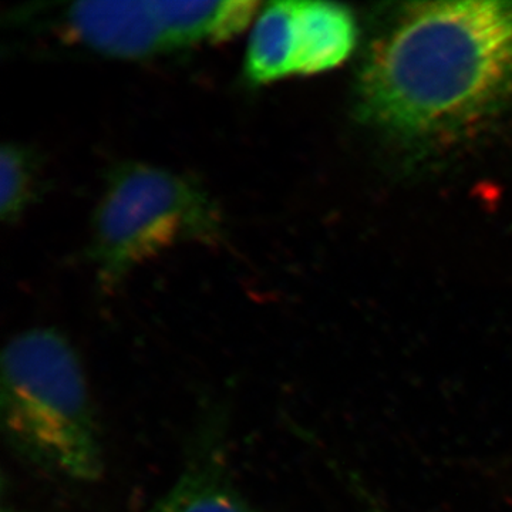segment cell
<instances>
[{
  "label": "cell",
  "instance_id": "cell-2",
  "mask_svg": "<svg viewBox=\"0 0 512 512\" xmlns=\"http://www.w3.org/2000/svg\"><path fill=\"white\" fill-rule=\"evenodd\" d=\"M0 373L3 439L23 463L74 483L104 470L103 433L76 349L55 329L6 343Z\"/></svg>",
  "mask_w": 512,
  "mask_h": 512
},
{
  "label": "cell",
  "instance_id": "cell-8",
  "mask_svg": "<svg viewBox=\"0 0 512 512\" xmlns=\"http://www.w3.org/2000/svg\"><path fill=\"white\" fill-rule=\"evenodd\" d=\"M177 50L202 43L227 42L247 29L258 16L261 3L255 0H217V2H175L158 0Z\"/></svg>",
  "mask_w": 512,
  "mask_h": 512
},
{
  "label": "cell",
  "instance_id": "cell-5",
  "mask_svg": "<svg viewBox=\"0 0 512 512\" xmlns=\"http://www.w3.org/2000/svg\"><path fill=\"white\" fill-rule=\"evenodd\" d=\"M217 433L202 434L180 477L144 512H258L235 484Z\"/></svg>",
  "mask_w": 512,
  "mask_h": 512
},
{
  "label": "cell",
  "instance_id": "cell-1",
  "mask_svg": "<svg viewBox=\"0 0 512 512\" xmlns=\"http://www.w3.org/2000/svg\"><path fill=\"white\" fill-rule=\"evenodd\" d=\"M363 110L407 137H443L512 100V0L414 3L370 53Z\"/></svg>",
  "mask_w": 512,
  "mask_h": 512
},
{
  "label": "cell",
  "instance_id": "cell-3",
  "mask_svg": "<svg viewBox=\"0 0 512 512\" xmlns=\"http://www.w3.org/2000/svg\"><path fill=\"white\" fill-rule=\"evenodd\" d=\"M222 218L201 184L156 165L124 163L94 210L90 256L104 286L184 242L220 239Z\"/></svg>",
  "mask_w": 512,
  "mask_h": 512
},
{
  "label": "cell",
  "instance_id": "cell-4",
  "mask_svg": "<svg viewBox=\"0 0 512 512\" xmlns=\"http://www.w3.org/2000/svg\"><path fill=\"white\" fill-rule=\"evenodd\" d=\"M66 35L94 53L140 60L175 52L158 0L74 2L62 10Z\"/></svg>",
  "mask_w": 512,
  "mask_h": 512
},
{
  "label": "cell",
  "instance_id": "cell-9",
  "mask_svg": "<svg viewBox=\"0 0 512 512\" xmlns=\"http://www.w3.org/2000/svg\"><path fill=\"white\" fill-rule=\"evenodd\" d=\"M36 160L29 148L9 143L0 153V217L13 224L35 200Z\"/></svg>",
  "mask_w": 512,
  "mask_h": 512
},
{
  "label": "cell",
  "instance_id": "cell-10",
  "mask_svg": "<svg viewBox=\"0 0 512 512\" xmlns=\"http://www.w3.org/2000/svg\"><path fill=\"white\" fill-rule=\"evenodd\" d=\"M2 512H18V511H13V510H3Z\"/></svg>",
  "mask_w": 512,
  "mask_h": 512
},
{
  "label": "cell",
  "instance_id": "cell-7",
  "mask_svg": "<svg viewBox=\"0 0 512 512\" xmlns=\"http://www.w3.org/2000/svg\"><path fill=\"white\" fill-rule=\"evenodd\" d=\"M298 0H282L265 5L255 18L244 73L254 86L278 82L296 76Z\"/></svg>",
  "mask_w": 512,
  "mask_h": 512
},
{
  "label": "cell",
  "instance_id": "cell-6",
  "mask_svg": "<svg viewBox=\"0 0 512 512\" xmlns=\"http://www.w3.org/2000/svg\"><path fill=\"white\" fill-rule=\"evenodd\" d=\"M296 76H309L340 66L356 46L353 13L330 2L298 0Z\"/></svg>",
  "mask_w": 512,
  "mask_h": 512
}]
</instances>
